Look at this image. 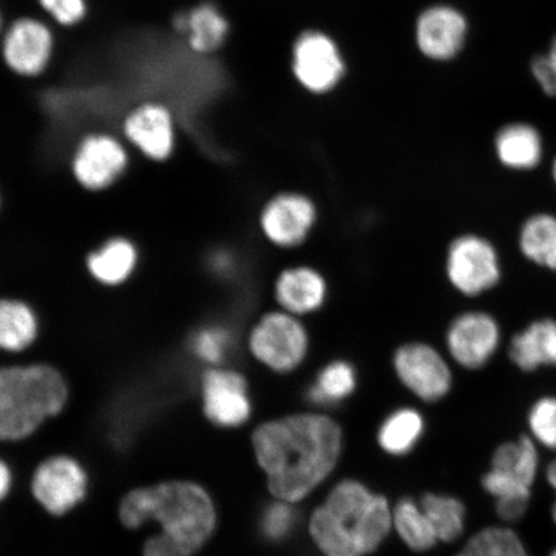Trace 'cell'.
Here are the masks:
<instances>
[{
  "label": "cell",
  "instance_id": "cell-20",
  "mask_svg": "<svg viewBox=\"0 0 556 556\" xmlns=\"http://www.w3.org/2000/svg\"><path fill=\"white\" fill-rule=\"evenodd\" d=\"M511 363L523 371H534L542 366H556V321L541 318L528 325L511 338Z\"/></svg>",
  "mask_w": 556,
  "mask_h": 556
},
{
  "label": "cell",
  "instance_id": "cell-14",
  "mask_svg": "<svg viewBox=\"0 0 556 556\" xmlns=\"http://www.w3.org/2000/svg\"><path fill=\"white\" fill-rule=\"evenodd\" d=\"M203 402L207 419L219 427H240L252 415L248 381L238 371L213 368L205 372Z\"/></svg>",
  "mask_w": 556,
  "mask_h": 556
},
{
  "label": "cell",
  "instance_id": "cell-3",
  "mask_svg": "<svg viewBox=\"0 0 556 556\" xmlns=\"http://www.w3.org/2000/svg\"><path fill=\"white\" fill-rule=\"evenodd\" d=\"M393 526L387 500L353 479L339 482L312 514L309 532L325 556L370 555Z\"/></svg>",
  "mask_w": 556,
  "mask_h": 556
},
{
  "label": "cell",
  "instance_id": "cell-29",
  "mask_svg": "<svg viewBox=\"0 0 556 556\" xmlns=\"http://www.w3.org/2000/svg\"><path fill=\"white\" fill-rule=\"evenodd\" d=\"M455 556H531L519 534L509 526L478 531Z\"/></svg>",
  "mask_w": 556,
  "mask_h": 556
},
{
  "label": "cell",
  "instance_id": "cell-35",
  "mask_svg": "<svg viewBox=\"0 0 556 556\" xmlns=\"http://www.w3.org/2000/svg\"><path fill=\"white\" fill-rule=\"evenodd\" d=\"M11 472L9 467L0 462V498H3L10 491Z\"/></svg>",
  "mask_w": 556,
  "mask_h": 556
},
{
  "label": "cell",
  "instance_id": "cell-18",
  "mask_svg": "<svg viewBox=\"0 0 556 556\" xmlns=\"http://www.w3.org/2000/svg\"><path fill=\"white\" fill-rule=\"evenodd\" d=\"M274 291L281 311L302 317L324 307L329 296V285L318 269L295 266L277 276Z\"/></svg>",
  "mask_w": 556,
  "mask_h": 556
},
{
  "label": "cell",
  "instance_id": "cell-25",
  "mask_svg": "<svg viewBox=\"0 0 556 556\" xmlns=\"http://www.w3.org/2000/svg\"><path fill=\"white\" fill-rule=\"evenodd\" d=\"M37 332V317L26 304L0 301V350L23 351L34 342Z\"/></svg>",
  "mask_w": 556,
  "mask_h": 556
},
{
  "label": "cell",
  "instance_id": "cell-39",
  "mask_svg": "<svg viewBox=\"0 0 556 556\" xmlns=\"http://www.w3.org/2000/svg\"><path fill=\"white\" fill-rule=\"evenodd\" d=\"M4 29H3V17L2 12H0V37H2Z\"/></svg>",
  "mask_w": 556,
  "mask_h": 556
},
{
  "label": "cell",
  "instance_id": "cell-27",
  "mask_svg": "<svg viewBox=\"0 0 556 556\" xmlns=\"http://www.w3.org/2000/svg\"><path fill=\"white\" fill-rule=\"evenodd\" d=\"M393 526L403 542L415 552L430 551L440 541L432 521L414 500L403 498L395 506Z\"/></svg>",
  "mask_w": 556,
  "mask_h": 556
},
{
  "label": "cell",
  "instance_id": "cell-38",
  "mask_svg": "<svg viewBox=\"0 0 556 556\" xmlns=\"http://www.w3.org/2000/svg\"><path fill=\"white\" fill-rule=\"evenodd\" d=\"M552 174H553L554 182L556 185V159L554 160V163H553Z\"/></svg>",
  "mask_w": 556,
  "mask_h": 556
},
{
  "label": "cell",
  "instance_id": "cell-10",
  "mask_svg": "<svg viewBox=\"0 0 556 556\" xmlns=\"http://www.w3.org/2000/svg\"><path fill=\"white\" fill-rule=\"evenodd\" d=\"M317 219V206L307 194L281 192L263 206L260 228L276 248L295 249L308 240Z\"/></svg>",
  "mask_w": 556,
  "mask_h": 556
},
{
  "label": "cell",
  "instance_id": "cell-16",
  "mask_svg": "<svg viewBox=\"0 0 556 556\" xmlns=\"http://www.w3.org/2000/svg\"><path fill=\"white\" fill-rule=\"evenodd\" d=\"M124 146L110 135L97 134L83 139L73 159V172L81 186L102 190L113 185L127 168Z\"/></svg>",
  "mask_w": 556,
  "mask_h": 556
},
{
  "label": "cell",
  "instance_id": "cell-15",
  "mask_svg": "<svg viewBox=\"0 0 556 556\" xmlns=\"http://www.w3.org/2000/svg\"><path fill=\"white\" fill-rule=\"evenodd\" d=\"M87 478L73 458L60 456L40 465L33 479L38 502L55 516L72 510L86 495Z\"/></svg>",
  "mask_w": 556,
  "mask_h": 556
},
{
  "label": "cell",
  "instance_id": "cell-32",
  "mask_svg": "<svg viewBox=\"0 0 556 556\" xmlns=\"http://www.w3.org/2000/svg\"><path fill=\"white\" fill-rule=\"evenodd\" d=\"M262 531L264 536L270 541H282L287 539L295 525V513L291 504L277 502L269 505L263 513Z\"/></svg>",
  "mask_w": 556,
  "mask_h": 556
},
{
  "label": "cell",
  "instance_id": "cell-21",
  "mask_svg": "<svg viewBox=\"0 0 556 556\" xmlns=\"http://www.w3.org/2000/svg\"><path fill=\"white\" fill-rule=\"evenodd\" d=\"M495 151L500 163L506 168L530 170L541 163L544 143L533 125L513 123L497 131Z\"/></svg>",
  "mask_w": 556,
  "mask_h": 556
},
{
  "label": "cell",
  "instance_id": "cell-31",
  "mask_svg": "<svg viewBox=\"0 0 556 556\" xmlns=\"http://www.w3.org/2000/svg\"><path fill=\"white\" fill-rule=\"evenodd\" d=\"M231 337L226 329L206 328L194 336L192 348L197 356L204 363L217 365L227 356Z\"/></svg>",
  "mask_w": 556,
  "mask_h": 556
},
{
  "label": "cell",
  "instance_id": "cell-19",
  "mask_svg": "<svg viewBox=\"0 0 556 556\" xmlns=\"http://www.w3.org/2000/svg\"><path fill=\"white\" fill-rule=\"evenodd\" d=\"M174 27L186 35L187 45L200 54L217 52L231 31L229 21L214 3H201L190 11L178 13Z\"/></svg>",
  "mask_w": 556,
  "mask_h": 556
},
{
  "label": "cell",
  "instance_id": "cell-30",
  "mask_svg": "<svg viewBox=\"0 0 556 556\" xmlns=\"http://www.w3.org/2000/svg\"><path fill=\"white\" fill-rule=\"evenodd\" d=\"M531 440L539 447L556 454V395H545L533 403L527 416Z\"/></svg>",
  "mask_w": 556,
  "mask_h": 556
},
{
  "label": "cell",
  "instance_id": "cell-5",
  "mask_svg": "<svg viewBox=\"0 0 556 556\" xmlns=\"http://www.w3.org/2000/svg\"><path fill=\"white\" fill-rule=\"evenodd\" d=\"M248 345L256 363L276 374H290L307 359L311 338L299 317L280 309L256 321Z\"/></svg>",
  "mask_w": 556,
  "mask_h": 556
},
{
  "label": "cell",
  "instance_id": "cell-37",
  "mask_svg": "<svg viewBox=\"0 0 556 556\" xmlns=\"http://www.w3.org/2000/svg\"><path fill=\"white\" fill-rule=\"evenodd\" d=\"M551 517H552L554 526L556 527V498L552 506Z\"/></svg>",
  "mask_w": 556,
  "mask_h": 556
},
{
  "label": "cell",
  "instance_id": "cell-12",
  "mask_svg": "<svg viewBox=\"0 0 556 556\" xmlns=\"http://www.w3.org/2000/svg\"><path fill=\"white\" fill-rule=\"evenodd\" d=\"M468 18L454 5L434 4L417 15L414 40L417 51L430 61L446 62L457 58L467 43Z\"/></svg>",
  "mask_w": 556,
  "mask_h": 556
},
{
  "label": "cell",
  "instance_id": "cell-7",
  "mask_svg": "<svg viewBox=\"0 0 556 556\" xmlns=\"http://www.w3.org/2000/svg\"><path fill=\"white\" fill-rule=\"evenodd\" d=\"M291 72L298 85L312 94L336 89L346 72L338 41L321 30H304L291 48Z\"/></svg>",
  "mask_w": 556,
  "mask_h": 556
},
{
  "label": "cell",
  "instance_id": "cell-28",
  "mask_svg": "<svg viewBox=\"0 0 556 556\" xmlns=\"http://www.w3.org/2000/svg\"><path fill=\"white\" fill-rule=\"evenodd\" d=\"M424 432V419L414 408H400L382 422L379 443L392 455H405L419 442Z\"/></svg>",
  "mask_w": 556,
  "mask_h": 556
},
{
  "label": "cell",
  "instance_id": "cell-33",
  "mask_svg": "<svg viewBox=\"0 0 556 556\" xmlns=\"http://www.w3.org/2000/svg\"><path fill=\"white\" fill-rule=\"evenodd\" d=\"M38 3L55 24L65 27L80 24L88 12L87 0H38Z\"/></svg>",
  "mask_w": 556,
  "mask_h": 556
},
{
  "label": "cell",
  "instance_id": "cell-6",
  "mask_svg": "<svg viewBox=\"0 0 556 556\" xmlns=\"http://www.w3.org/2000/svg\"><path fill=\"white\" fill-rule=\"evenodd\" d=\"M540 447L530 435L507 441L493 452L482 479L483 490L497 500L532 497L541 467Z\"/></svg>",
  "mask_w": 556,
  "mask_h": 556
},
{
  "label": "cell",
  "instance_id": "cell-17",
  "mask_svg": "<svg viewBox=\"0 0 556 556\" xmlns=\"http://www.w3.org/2000/svg\"><path fill=\"white\" fill-rule=\"evenodd\" d=\"M123 130L143 155L157 162L168 159L176 144V122L163 103L138 104L125 116Z\"/></svg>",
  "mask_w": 556,
  "mask_h": 556
},
{
  "label": "cell",
  "instance_id": "cell-24",
  "mask_svg": "<svg viewBox=\"0 0 556 556\" xmlns=\"http://www.w3.org/2000/svg\"><path fill=\"white\" fill-rule=\"evenodd\" d=\"M137 253L125 239H114L89 256L88 268L97 280L117 285L127 280L136 267Z\"/></svg>",
  "mask_w": 556,
  "mask_h": 556
},
{
  "label": "cell",
  "instance_id": "cell-26",
  "mask_svg": "<svg viewBox=\"0 0 556 556\" xmlns=\"http://www.w3.org/2000/svg\"><path fill=\"white\" fill-rule=\"evenodd\" d=\"M421 509L434 527L438 540L442 542H455L463 536L467 525V510L460 500L427 493L421 498Z\"/></svg>",
  "mask_w": 556,
  "mask_h": 556
},
{
  "label": "cell",
  "instance_id": "cell-2",
  "mask_svg": "<svg viewBox=\"0 0 556 556\" xmlns=\"http://www.w3.org/2000/svg\"><path fill=\"white\" fill-rule=\"evenodd\" d=\"M124 526L155 521L162 528L144 545V556H191L211 539L217 513L207 492L191 482H168L131 491L121 505Z\"/></svg>",
  "mask_w": 556,
  "mask_h": 556
},
{
  "label": "cell",
  "instance_id": "cell-13",
  "mask_svg": "<svg viewBox=\"0 0 556 556\" xmlns=\"http://www.w3.org/2000/svg\"><path fill=\"white\" fill-rule=\"evenodd\" d=\"M502 343V329L490 313L470 311L452 319L446 346L452 359L468 370H478L495 356Z\"/></svg>",
  "mask_w": 556,
  "mask_h": 556
},
{
  "label": "cell",
  "instance_id": "cell-23",
  "mask_svg": "<svg viewBox=\"0 0 556 556\" xmlns=\"http://www.w3.org/2000/svg\"><path fill=\"white\" fill-rule=\"evenodd\" d=\"M357 371L351 363L336 359L324 366L308 389V399L319 406L342 402L356 391Z\"/></svg>",
  "mask_w": 556,
  "mask_h": 556
},
{
  "label": "cell",
  "instance_id": "cell-11",
  "mask_svg": "<svg viewBox=\"0 0 556 556\" xmlns=\"http://www.w3.org/2000/svg\"><path fill=\"white\" fill-rule=\"evenodd\" d=\"M2 59L7 67L23 78H35L50 66L54 37L45 21L21 17L7 27L2 37Z\"/></svg>",
  "mask_w": 556,
  "mask_h": 556
},
{
  "label": "cell",
  "instance_id": "cell-1",
  "mask_svg": "<svg viewBox=\"0 0 556 556\" xmlns=\"http://www.w3.org/2000/svg\"><path fill=\"white\" fill-rule=\"evenodd\" d=\"M253 447L270 493L295 504L336 469L343 433L329 416L295 414L262 424L253 434Z\"/></svg>",
  "mask_w": 556,
  "mask_h": 556
},
{
  "label": "cell",
  "instance_id": "cell-4",
  "mask_svg": "<svg viewBox=\"0 0 556 556\" xmlns=\"http://www.w3.org/2000/svg\"><path fill=\"white\" fill-rule=\"evenodd\" d=\"M64 378L50 366L0 368V441L30 435L67 401Z\"/></svg>",
  "mask_w": 556,
  "mask_h": 556
},
{
  "label": "cell",
  "instance_id": "cell-9",
  "mask_svg": "<svg viewBox=\"0 0 556 556\" xmlns=\"http://www.w3.org/2000/svg\"><path fill=\"white\" fill-rule=\"evenodd\" d=\"M393 368L403 387L426 402H438L451 392L452 370L434 346L412 342L397 348Z\"/></svg>",
  "mask_w": 556,
  "mask_h": 556
},
{
  "label": "cell",
  "instance_id": "cell-36",
  "mask_svg": "<svg viewBox=\"0 0 556 556\" xmlns=\"http://www.w3.org/2000/svg\"><path fill=\"white\" fill-rule=\"evenodd\" d=\"M545 479L548 486L556 493V456L547 464Z\"/></svg>",
  "mask_w": 556,
  "mask_h": 556
},
{
  "label": "cell",
  "instance_id": "cell-22",
  "mask_svg": "<svg viewBox=\"0 0 556 556\" xmlns=\"http://www.w3.org/2000/svg\"><path fill=\"white\" fill-rule=\"evenodd\" d=\"M519 249L527 260L556 270V215L539 213L528 218L520 228Z\"/></svg>",
  "mask_w": 556,
  "mask_h": 556
},
{
  "label": "cell",
  "instance_id": "cell-40",
  "mask_svg": "<svg viewBox=\"0 0 556 556\" xmlns=\"http://www.w3.org/2000/svg\"><path fill=\"white\" fill-rule=\"evenodd\" d=\"M548 556H556V547H555V548H553L552 553H551V554H548Z\"/></svg>",
  "mask_w": 556,
  "mask_h": 556
},
{
  "label": "cell",
  "instance_id": "cell-8",
  "mask_svg": "<svg viewBox=\"0 0 556 556\" xmlns=\"http://www.w3.org/2000/svg\"><path fill=\"white\" fill-rule=\"evenodd\" d=\"M450 283L465 296H478L502 280V266L492 243L475 233L458 236L446 255Z\"/></svg>",
  "mask_w": 556,
  "mask_h": 556
},
{
  "label": "cell",
  "instance_id": "cell-34",
  "mask_svg": "<svg viewBox=\"0 0 556 556\" xmlns=\"http://www.w3.org/2000/svg\"><path fill=\"white\" fill-rule=\"evenodd\" d=\"M531 72L544 93L556 97V37L546 54L533 59Z\"/></svg>",
  "mask_w": 556,
  "mask_h": 556
}]
</instances>
